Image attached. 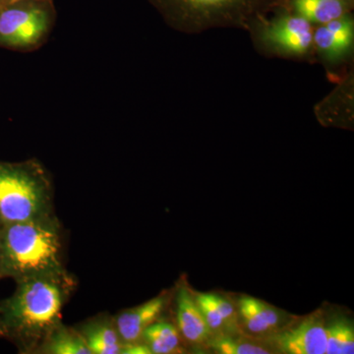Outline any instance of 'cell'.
<instances>
[{"label": "cell", "mask_w": 354, "mask_h": 354, "mask_svg": "<svg viewBox=\"0 0 354 354\" xmlns=\"http://www.w3.org/2000/svg\"><path fill=\"white\" fill-rule=\"evenodd\" d=\"M72 290L73 279L68 274L17 281L12 297L0 304V335L24 353H34L62 323V309Z\"/></svg>", "instance_id": "1"}, {"label": "cell", "mask_w": 354, "mask_h": 354, "mask_svg": "<svg viewBox=\"0 0 354 354\" xmlns=\"http://www.w3.org/2000/svg\"><path fill=\"white\" fill-rule=\"evenodd\" d=\"M1 232L0 279L20 281L36 277L67 274L62 228L55 216L3 225Z\"/></svg>", "instance_id": "2"}, {"label": "cell", "mask_w": 354, "mask_h": 354, "mask_svg": "<svg viewBox=\"0 0 354 354\" xmlns=\"http://www.w3.org/2000/svg\"><path fill=\"white\" fill-rule=\"evenodd\" d=\"M169 27L186 34L214 28L248 30L258 16L278 6L279 0H149Z\"/></svg>", "instance_id": "3"}, {"label": "cell", "mask_w": 354, "mask_h": 354, "mask_svg": "<svg viewBox=\"0 0 354 354\" xmlns=\"http://www.w3.org/2000/svg\"><path fill=\"white\" fill-rule=\"evenodd\" d=\"M53 184L43 165L31 160L0 162V221L2 227L53 215Z\"/></svg>", "instance_id": "4"}, {"label": "cell", "mask_w": 354, "mask_h": 354, "mask_svg": "<svg viewBox=\"0 0 354 354\" xmlns=\"http://www.w3.org/2000/svg\"><path fill=\"white\" fill-rule=\"evenodd\" d=\"M254 46L268 57L312 62L314 26L288 7H279L271 17L258 16L248 30Z\"/></svg>", "instance_id": "5"}, {"label": "cell", "mask_w": 354, "mask_h": 354, "mask_svg": "<svg viewBox=\"0 0 354 354\" xmlns=\"http://www.w3.org/2000/svg\"><path fill=\"white\" fill-rule=\"evenodd\" d=\"M53 0H14L0 6V44L23 51L38 50L57 22Z\"/></svg>", "instance_id": "6"}, {"label": "cell", "mask_w": 354, "mask_h": 354, "mask_svg": "<svg viewBox=\"0 0 354 354\" xmlns=\"http://www.w3.org/2000/svg\"><path fill=\"white\" fill-rule=\"evenodd\" d=\"M313 44L315 57H319L328 68L349 62L354 48L353 14L314 27Z\"/></svg>", "instance_id": "7"}, {"label": "cell", "mask_w": 354, "mask_h": 354, "mask_svg": "<svg viewBox=\"0 0 354 354\" xmlns=\"http://www.w3.org/2000/svg\"><path fill=\"white\" fill-rule=\"evenodd\" d=\"M326 326L319 317H310L277 339L279 351L288 354H326Z\"/></svg>", "instance_id": "8"}, {"label": "cell", "mask_w": 354, "mask_h": 354, "mask_svg": "<svg viewBox=\"0 0 354 354\" xmlns=\"http://www.w3.org/2000/svg\"><path fill=\"white\" fill-rule=\"evenodd\" d=\"M165 304V297L160 295L118 314L113 321L123 344L142 342L144 332L158 321L164 312Z\"/></svg>", "instance_id": "9"}, {"label": "cell", "mask_w": 354, "mask_h": 354, "mask_svg": "<svg viewBox=\"0 0 354 354\" xmlns=\"http://www.w3.org/2000/svg\"><path fill=\"white\" fill-rule=\"evenodd\" d=\"M176 319L179 332L192 344H202L211 335L201 310L186 288H181L177 295Z\"/></svg>", "instance_id": "10"}, {"label": "cell", "mask_w": 354, "mask_h": 354, "mask_svg": "<svg viewBox=\"0 0 354 354\" xmlns=\"http://www.w3.org/2000/svg\"><path fill=\"white\" fill-rule=\"evenodd\" d=\"M353 0H288V8L313 26L323 25L351 13Z\"/></svg>", "instance_id": "11"}, {"label": "cell", "mask_w": 354, "mask_h": 354, "mask_svg": "<svg viewBox=\"0 0 354 354\" xmlns=\"http://www.w3.org/2000/svg\"><path fill=\"white\" fill-rule=\"evenodd\" d=\"M78 330L92 354H121L123 342L113 320L97 319Z\"/></svg>", "instance_id": "12"}, {"label": "cell", "mask_w": 354, "mask_h": 354, "mask_svg": "<svg viewBox=\"0 0 354 354\" xmlns=\"http://www.w3.org/2000/svg\"><path fill=\"white\" fill-rule=\"evenodd\" d=\"M239 313L247 330L256 335L271 332L281 321L278 310L251 297L239 300Z\"/></svg>", "instance_id": "13"}, {"label": "cell", "mask_w": 354, "mask_h": 354, "mask_svg": "<svg viewBox=\"0 0 354 354\" xmlns=\"http://www.w3.org/2000/svg\"><path fill=\"white\" fill-rule=\"evenodd\" d=\"M37 351L46 354H92L80 330L62 323L51 330Z\"/></svg>", "instance_id": "14"}, {"label": "cell", "mask_w": 354, "mask_h": 354, "mask_svg": "<svg viewBox=\"0 0 354 354\" xmlns=\"http://www.w3.org/2000/svg\"><path fill=\"white\" fill-rule=\"evenodd\" d=\"M142 341L151 353L169 354L176 353L180 346L178 330L172 324L156 321L149 326L142 335Z\"/></svg>", "instance_id": "15"}, {"label": "cell", "mask_w": 354, "mask_h": 354, "mask_svg": "<svg viewBox=\"0 0 354 354\" xmlns=\"http://www.w3.org/2000/svg\"><path fill=\"white\" fill-rule=\"evenodd\" d=\"M326 354L354 353L353 325L344 319L333 321L326 327Z\"/></svg>", "instance_id": "16"}, {"label": "cell", "mask_w": 354, "mask_h": 354, "mask_svg": "<svg viewBox=\"0 0 354 354\" xmlns=\"http://www.w3.org/2000/svg\"><path fill=\"white\" fill-rule=\"evenodd\" d=\"M215 349L223 354H266L269 353L265 348L241 341V339H223L215 342Z\"/></svg>", "instance_id": "17"}, {"label": "cell", "mask_w": 354, "mask_h": 354, "mask_svg": "<svg viewBox=\"0 0 354 354\" xmlns=\"http://www.w3.org/2000/svg\"><path fill=\"white\" fill-rule=\"evenodd\" d=\"M194 298L209 329L212 330L221 329L225 325V321L223 320L220 311L214 304L213 299H212V293H198Z\"/></svg>", "instance_id": "18"}, {"label": "cell", "mask_w": 354, "mask_h": 354, "mask_svg": "<svg viewBox=\"0 0 354 354\" xmlns=\"http://www.w3.org/2000/svg\"><path fill=\"white\" fill-rule=\"evenodd\" d=\"M212 299L215 304L216 308L220 311L221 315L223 316V320L227 322H232L235 318V310L234 305L230 304L225 298L220 297L218 295L212 293Z\"/></svg>", "instance_id": "19"}, {"label": "cell", "mask_w": 354, "mask_h": 354, "mask_svg": "<svg viewBox=\"0 0 354 354\" xmlns=\"http://www.w3.org/2000/svg\"><path fill=\"white\" fill-rule=\"evenodd\" d=\"M1 263H2V232H1V227H0V271H1Z\"/></svg>", "instance_id": "20"}, {"label": "cell", "mask_w": 354, "mask_h": 354, "mask_svg": "<svg viewBox=\"0 0 354 354\" xmlns=\"http://www.w3.org/2000/svg\"><path fill=\"white\" fill-rule=\"evenodd\" d=\"M10 1H14V0H2V2H10Z\"/></svg>", "instance_id": "21"}, {"label": "cell", "mask_w": 354, "mask_h": 354, "mask_svg": "<svg viewBox=\"0 0 354 354\" xmlns=\"http://www.w3.org/2000/svg\"><path fill=\"white\" fill-rule=\"evenodd\" d=\"M0 227H2L1 221H0Z\"/></svg>", "instance_id": "22"}]
</instances>
